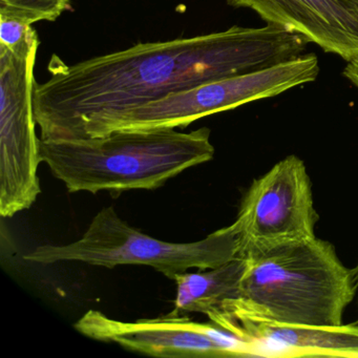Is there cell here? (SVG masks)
Wrapping results in <instances>:
<instances>
[{"instance_id": "obj_12", "label": "cell", "mask_w": 358, "mask_h": 358, "mask_svg": "<svg viewBox=\"0 0 358 358\" xmlns=\"http://www.w3.org/2000/svg\"><path fill=\"white\" fill-rule=\"evenodd\" d=\"M28 18L11 10L0 9V50L18 57L37 52L38 35Z\"/></svg>"}, {"instance_id": "obj_4", "label": "cell", "mask_w": 358, "mask_h": 358, "mask_svg": "<svg viewBox=\"0 0 358 358\" xmlns=\"http://www.w3.org/2000/svg\"><path fill=\"white\" fill-rule=\"evenodd\" d=\"M240 244L232 225L196 242L173 243L152 238L104 207L79 240L66 245H41L24 255L30 263L52 265L78 262L99 267L148 266L171 280L189 269H210L238 259Z\"/></svg>"}, {"instance_id": "obj_9", "label": "cell", "mask_w": 358, "mask_h": 358, "mask_svg": "<svg viewBox=\"0 0 358 358\" xmlns=\"http://www.w3.org/2000/svg\"><path fill=\"white\" fill-rule=\"evenodd\" d=\"M255 12L267 24L301 35L345 62L358 57V15L338 0H227Z\"/></svg>"}, {"instance_id": "obj_1", "label": "cell", "mask_w": 358, "mask_h": 358, "mask_svg": "<svg viewBox=\"0 0 358 358\" xmlns=\"http://www.w3.org/2000/svg\"><path fill=\"white\" fill-rule=\"evenodd\" d=\"M301 35L267 24L234 26L188 38L138 43L68 66L54 56L36 81L43 140L83 139L96 125L206 81L263 70L303 55Z\"/></svg>"}, {"instance_id": "obj_13", "label": "cell", "mask_w": 358, "mask_h": 358, "mask_svg": "<svg viewBox=\"0 0 358 358\" xmlns=\"http://www.w3.org/2000/svg\"><path fill=\"white\" fill-rule=\"evenodd\" d=\"M0 9L11 10L35 24L55 22L72 7L71 0H0Z\"/></svg>"}, {"instance_id": "obj_10", "label": "cell", "mask_w": 358, "mask_h": 358, "mask_svg": "<svg viewBox=\"0 0 358 358\" xmlns=\"http://www.w3.org/2000/svg\"><path fill=\"white\" fill-rule=\"evenodd\" d=\"M231 333L252 343L259 357L358 358V326L354 324L301 327L248 322Z\"/></svg>"}, {"instance_id": "obj_7", "label": "cell", "mask_w": 358, "mask_h": 358, "mask_svg": "<svg viewBox=\"0 0 358 358\" xmlns=\"http://www.w3.org/2000/svg\"><path fill=\"white\" fill-rule=\"evenodd\" d=\"M318 220L305 163L293 155L286 157L255 180L243 196L231 224L238 257L250 249L315 238Z\"/></svg>"}, {"instance_id": "obj_8", "label": "cell", "mask_w": 358, "mask_h": 358, "mask_svg": "<svg viewBox=\"0 0 358 358\" xmlns=\"http://www.w3.org/2000/svg\"><path fill=\"white\" fill-rule=\"evenodd\" d=\"M74 328L89 338L117 343L129 351L161 358L251 357L250 341L213 324L183 315L123 322L97 310L81 316Z\"/></svg>"}, {"instance_id": "obj_2", "label": "cell", "mask_w": 358, "mask_h": 358, "mask_svg": "<svg viewBox=\"0 0 358 358\" xmlns=\"http://www.w3.org/2000/svg\"><path fill=\"white\" fill-rule=\"evenodd\" d=\"M238 294L211 322L231 332L241 324L333 327L357 291L356 270L317 236L250 249Z\"/></svg>"}, {"instance_id": "obj_16", "label": "cell", "mask_w": 358, "mask_h": 358, "mask_svg": "<svg viewBox=\"0 0 358 358\" xmlns=\"http://www.w3.org/2000/svg\"><path fill=\"white\" fill-rule=\"evenodd\" d=\"M356 270V278H357V287H358V265L357 267L355 268ZM354 324H356V326H358V320H356V322H353Z\"/></svg>"}, {"instance_id": "obj_3", "label": "cell", "mask_w": 358, "mask_h": 358, "mask_svg": "<svg viewBox=\"0 0 358 358\" xmlns=\"http://www.w3.org/2000/svg\"><path fill=\"white\" fill-rule=\"evenodd\" d=\"M207 127L115 131L100 137L41 139V160L70 192L155 190L186 169L213 160Z\"/></svg>"}, {"instance_id": "obj_15", "label": "cell", "mask_w": 358, "mask_h": 358, "mask_svg": "<svg viewBox=\"0 0 358 358\" xmlns=\"http://www.w3.org/2000/svg\"><path fill=\"white\" fill-rule=\"evenodd\" d=\"M338 1L358 15V0H338Z\"/></svg>"}, {"instance_id": "obj_14", "label": "cell", "mask_w": 358, "mask_h": 358, "mask_svg": "<svg viewBox=\"0 0 358 358\" xmlns=\"http://www.w3.org/2000/svg\"><path fill=\"white\" fill-rule=\"evenodd\" d=\"M343 76L358 89V57L348 62L343 69Z\"/></svg>"}, {"instance_id": "obj_6", "label": "cell", "mask_w": 358, "mask_h": 358, "mask_svg": "<svg viewBox=\"0 0 358 358\" xmlns=\"http://www.w3.org/2000/svg\"><path fill=\"white\" fill-rule=\"evenodd\" d=\"M37 52L18 57L0 50V215L32 207L41 192V139L34 112Z\"/></svg>"}, {"instance_id": "obj_11", "label": "cell", "mask_w": 358, "mask_h": 358, "mask_svg": "<svg viewBox=\"0 0 358 358\" xmlns=\"http://www.w3.org/2000/svg\"><path fill=\"white\" fill-rule=\"evenodd\" d=\"M244 265V259L238 257L219 267L176 276L175 306L169 314L203 313L211 320L238 294Z\"/></svg>"}, {"instance_id": "obj_5", "label": "cell", "mask_w": 358, "mask_h": 358, "mask_svg": "<svg viewBox=\"0 0 358 358\" xmlns=\"http://www.w3.org/2000/svg\"><path fill=\"white\" fill-rule=\"evenodd\" d=\"M318 74L317 56L303 54L263 70L206 81L165 96L102 121L85 138L100 137L115 131L184 129L204 117L275 97L289 90L313 83Z\"/></svg>"}]
</instances>
